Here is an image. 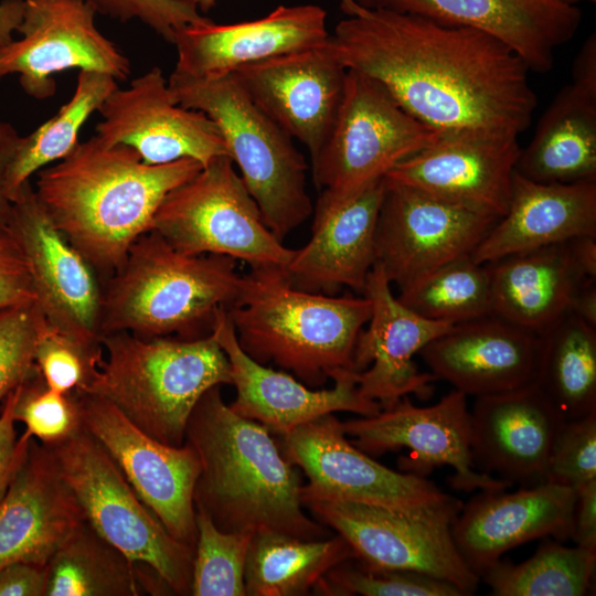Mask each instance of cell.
<instances>
[{"label": "cell", "instance_id": "7", "mask_svg": "<svg viewBox=\"0 0 596 596\" xmlns=\"http://www.w3.org/2000/svg\"><path fill=\"white\" fill-rule=\"evenodd\" d=\"M168 84L179 105L204 113L217 125L264 222L278 238L311 215L302 153L233 74L202 81L172 71Z\"/></svg>", "mask_w": 596, "mask_h": 596}, {"label": "cell", "instance_id": "37", "mask_svg": "<svg viewBox=\"0 0 596 596\" xmlns=\"http://www.w3.org/2000/svg\"><path fill=\"white\" fill-rule=\"evenodd\" d=\"M595 564L596 551L546 540L522 563L500 558L480 579L494 596H583L592 586Z\"/></svg>", "mask_w": 596, "mask_h": 596}, {"label": "cell", "instance_id": "24", "mask_svg": "<svg viewBox=\"0 0 596 596\" xmlns=\"http://www.w3.org/2000/svg\"><path fill=\"white\" fill-rule=\"evenodd\" d=\"M576 497L574 489L545 481L510 493L480 491L454 520V541L480 577L520 544L546 536L571 539Z\"/></svg>", "mask_w": 596, "mask_h": 596}, {"label": "cell", "instance_id": "45", "mask_svg": "<svg viewBox=\"0 0 596 596\" xmlns=\"http://www.w3.org/2000/svg\"><path fill=\"white\" fill-rule=\"evenodd\" d=\"M97 13L127 22L138 19L167 42L175 32L204 20L192 0H88Z\"/></svg>", "mask_w": 596, "mask_h": 596}, {"label": "cell", "instance_id": "43", "mask_svg": "<svg viewBox=\"0 0 596 596\" xmlns=\"http://www.w3.org/2000/svg\"><path fill=\"white\" fill-rule=\"evenodd\" d=\"M43 319L35 302L0 309V406L39 372L34 355Z\"/></svg>", "mask_w": 596, "mask_h": 596}, {"label": "cell", "instance_id": "32", "mask_svg": "<svg viewBox=\"0 0 596 596\" xmlns=\"http://www.w3.org/2000/svg\"><path fill=\"white\" fill-rule=\"evenodd\" d=\"M515 172L545 183L596 179V98L564 86L521 148Z\"/></svg>", "mask_w": 596, "mask_h": 596}, {"label": "cell", "instance_id": "36", "mask_svg": "<svg viewBox=\"0 0 596 596\" xmlns=\"http://www.w3.org/2000/svg\"><path fill=\"white\" fill-rule=\"evenodd\" d=\"M117 86L108 74L79 71L70 100L34 131L21 137L6 171L4 190L10 202L34 173L76 147L81 128Z\"/></svg>", "mask_w": 596, "mask_h": 596}, {"label": "cell", "instance_id": "27", "mask_svg": "<svg viewBox=\"0 0 596 596\" xmlns=\"http://www.w3.org/2000/svg\"><path fill=\"white\" fill-rule=\"evenodd\" d=\"M384 191L382 178L345 200L319 196L312 211L311 237L304 247L294 249L286 266L295 287L324 295L350 287L363 294L376 263L375 233Z\"/></svg>", "mask_w": 596, "mask_h": 596}, {"label": "cell", "instance_id": "26", "mask_svg": "<svg viewBox=\"0 0 596 596\" xmlns=\"http://www.w3.org/2000/svg\"><path fill=\"white\" fill-rule=\"evenodd\" d=\"M565 419L534 383L475 397L470 445L481 471L509 485L544 482L553 441Z\"/></svg>", "mask_w": 596, "mask_h": 596}, {"label": "cell", "instance_id": "29", "mask_svg": "<svg viewBox=\"0 0 596 596\" xmlns=\"http://www.w3.org/2000/svg\"><path fill=\"white\" fill-rule=\"evenodd\" d=\"M418 354L437 380L478 397L533 382L539 337L490 315L453 324Z\"/></svg>", "mask_w": 596, "mask_h": 596}, {"label": "cell", "instance_id": "42", "mask_svg": "<svg viewBox=\"0 0 596 596\" xmlns=\"http://www.w3.org/2000/svg\"><path fill=\"white\" fill-rule=\"evenodd\" d=\"M103 347L86 348L53 327L44 317L34 361L45 384L60 393L84 387L103 359Z\"/></svg>", "mask_w": 596, "mask_h": 596}, {"label": "cell", "instance_id": "21", "mask_svg": "<svg viewBox=\"0 0 596 596\" xmlns=\"http://www.w3.org/2000/svg\"><path fill=\"white\" fill-rule=\"evenodd\" d=\"M363 295L371 302V316L361 330L353 352L354 375L360 392L389 407L409 394L427 398L436 376L419 372L415 354L453 324L426 319L394 296L383 267L375 263Z\"/></svg>", "mask_w": 596, "mask_h": 596}, {"label": "cell", "instance_id": "28", "mask_svg": "<svg viewBox=\"0 0 596 596\" xmlns=\"http://www.w3.org/2000/svg\"><path fill=\"white\" fill-rule=\"evenodd\" d=\"M84 521L47 447L32 437L0 500V567L13 562L46 565Z\"/></svg>", "mask_w": 596, "mask_h": 596}, {"label": "cell", "instance_id": "13", "mask_svg": "<svg viewBox=\"0 0 596 596\" xmlns=\"http://www.w3.org/2000/svg\"><path fill=\"white\" fill-rule=\"evenodd\" d=\"M82 426L105 448L140 500L178 541L195 549L194 450L151 437L103 397L73 392Z\"/></svg>", "mask_w": 596, "mask_h": 596}, {"label": "cell", "instance_id": "25", "mask_svg": "<svg viewBox=\"0 0 596 596\" xmlns=\"http://www.w3.org/2000/svg\"><path fill=\"white\" fill-rule=\"evenodd\" d=\"M368 9L425 17L486 33L510 47L531 72L546 73L555 50L577 32L582 11L556 0H353Z\"/></svg>", "mask_w": 596, "mask_h": 596}, {"label": "cell", "instance_id": "51", "mask_svg": "<svg viewBox=\"0 0 596 596\" xmlns=\"http://www.w3.org/2000/svg\"><path fill=\"white\" fill-rule=\"evenodd\" d=\"M20 139L21 136L11 124L0 120V227L8 225L11 212V202L4 190V178Z\"/></svg>", "mask_w": 596, "mask_h": 596}, {"label": "cell", "instance_id": "17", "mask_svg": "<svg viewBox=\"0 0 596 596\" xmlns=\"http://www.w3.org/2000/svg\"><path fill=\"white\" fill-rule=\"evenodd\" d=\"M8 226L24 254L35 304L46 320L86 348L102 347L96 273L52 223L30 181L11 202Z\"/></svg>", "mask_w": 596, "mask_h": 596}, {"label": "cell", "instance_id": "40", "mask_svg": "<svg viewBox=\"0 0 596 596\" xmlns=\"http://www.w3.org/2000/svg\"><path fill=\"white\" fill-rule=\"evenodd\" d=\"M312 590L333 596H465L445 581L416 572L371 566L355 557L331 568Z\"/></svg>", "mask_w": 596, "mask_h": 596}, {"label": "cell", "instance_id": "39", "mask_svg": "<svg viewBox=\"0 0 596 596\" xmlns=\"http://www.w3.org/2000/svg\"><path fill=\"white\" fill-rule=\"evenodd\" d=\"M195 521L191 595L244 596L245 563L254 534L223 532L199 509H195Z\"/></svg>", "mask_w": 596, "mask_h": 596}, {"label": "cell", "instance_id": "52", "mask_svg": "<svg viewBox=\"0 0 596 596\" xmlns=\"http://www.w3.org/2000/svg\"><path fill=\"white\" fill-rule=\"evenodd\" d=\"M572 257L586 278L596 279V235H582L567 242Z\"/></svg>", "mask_w": 596, "mask_h": 596}, {"label": "cell", "instance_id": "53", "mask_svg": "<svg viewBox=\"0 0 596 596\" xmlns=\"http://www.w3.org/2000/svg\"><path fill=\"white\" fill-rule=\"evenodd\" d=\"M570 311L596 327V279L588 278L582 283L573 297Z\"/></svg>", "mask_w": 596, "mask_h": 596}, {"label": "cell", "instance_id": "55", "mask_svg": "<svg viewBox=\"0 0 596 596\" xmlns=\"http://www.w3.org/2000/svg\"><path fill=\"white\" fill-rule=\"evenodd\" d=\"M192 1L198 7V9L200 10L201 13L207 12L217 2V0H192ZM341 1H343V0H341Z\"/></svg>", "mask_w": 596, "mask_h": 596}, {"label": "cell", "instance_id": "15", "mask_svg": "<svg viewBox=\"0 0 596 596\" xmlns=\"http://www.w3.org/2000/svg\"><path fill=\"white\" fill-rule=\"evenodd\" d=\"M350 441L368 455L409 449L412 459L401 460L405 472L424 477L437 466H450L456 490L504 491L509 483L473 469L470 445V411L467 395L453 390L436 404L415 406L408 396L373 416L341 422Z\"/></svg>", "mask_w": 596, "mask_h": 596}, {"label": "cell", "instance_id": "6", "mask_svg": "<svg viewBox=\"0 0 596 596\" xmlns=\"http://www.w3.org/2000/svg\"><path fill=\"white\" fill-rule=\"evenodd\" d=\"M103 359L81 390L105 398L157 440L180 447L187 423L211 387L232 384L226 354L212 334L196 339L100 337Z\"/></svg>", "mask_w": 596, "mask_h": 596}, {"label": "cell", "instance_id": "30", "mask_svg": "<svg viewBox=\"0 0 596 596\" xmlns=\"http://www.w3.org/2000/svg\"><path fill=\"white\" fill-rule=\"evenodd\" d=\"M582 235H596V179L545 183L514 171L507 212L471 256L486 264Z\"/></svg>", "mask_w": 596, "mask_h": 596}, {"label": "cell", "instance_id": "18", "mask_svg": "<svg viewBox=\"0 0 596 596\" xmlns=\"http://www.w3.org/2000/svg\"><path fill=\"white\" fill-rule=\"evenodd\" d=\"M98 113L96 136L109 145H125L147 164L194 159L202 166L230 156L217 125L204 113L179 105L162 71L153 66L118 86Z\"/></svg>", "mask_w": 596, "mask_h": 596}, {"label": "cell", "instance_id": "34", "mask_svg": "<svg viewBox=\"0 0 596 596\" xmlns=\"http://www.w3.org/2000/svg\"><path fill=\"white\" fill-rule=\"evenodd\" d=\"M538 337L533 382L565 421L596 412V327L568 311Z\"/></svg>", "mask_w": 596, "mask_h": 596}, {"label": "cell", "instance_id": "35", "mask_svg": "<svg viewBox=\"0 0 596 596\" xmlns=\"http://www.w3.org/2000/svg\"><path fill=\"white\" fill-rule=\"evenodd\" d=\"M137 566L86 521L46 564L44 596H139Z\"/></svg>", "mask_w": 596, "mask_h": 596}, {"label": "cell", "instance_id": "3", "mask_svg": "<svg viewBox=\"0 0 596 596\" xmlns=\"http://www.w3.org/2000/svg\"><path fill=\"white\" fill-rule=\"evenodd\" d=\"M200 472L194 507L223 532H278L304 540L328 532L304 512L302 479L264 425L227 406L220 385L198 401L185 439Z\"/></svg>", "mask_w": 596, "mask_h": 596}, {"label": "cell", "instance_id": "11", "mask_svg": "<svg viewBox=\"0 0 596 596\" xmlns=\"http://www.w3.org/2000/svg\"><path fill=\"white\" fill-rule=\"evenodd\" d=\"M301 503L351 546L355 558L382 568L416 572L472 595L480 577L466 564L451 533L462 502L401 511L301 493Z\"/></svg>", "mask_w": 596, "mask_h": 596}, {"label": "cell", "instance_id": "1", "mask_svg": "<svg viewBox=\"0 0 596 596\" xmlns=\"http://www.w3.org/2000/svg\"><path fill=\"white\" fill-rule=\"evenodd\" d=\"M329 44L347 70L380 82L421 123L449 134L514 137L538 106L526 64L480 31L425 17L341 7Z\"/></svg>", "mask_w": 596, "mask_h": 596}, {"label": "cell", "instance_id": "41", "mask_svg": "<svg viewBox=\"0 0 596 596\" xmlns=\"http://www.w3.org/2000/svg\"><path fill=\"white\" fill-rule=\"evenodd\" d=\"M13 417L42 444L62 440L81 426L73 392L50 389L39 372L18 386Z\"/></svg>", "mask_w": 596, "mask_h": 596}, {"label": "cell", "instance_id": "10", "mask_svg": "<svg viewBox=\"0 0 596 596\" xmlns=\"http://www.w3.org/2000/svg\"><path fill=\"white\" fill-rule=\"evenodd\" d=\"M150 231L185 254L228 256L251 267L286 268L294 254L264 222L230 156L214 158L171 190Z\"/></svg>", "mask_w": 596, "mask_h": 596}, {"label": "cell", "instance_id": "14", "mask_svg": "<svg viewBox=\"0 0 596 596\" xmlns=\"http://www.w3.org/2000/svg\"><path fill=\"white\" fill-rule=\"evenodd\" d=\"M88 0H24L22 36L0 46V78L19 76L25 94L46 99L55 94L54 75L63 71H96L126 81L129 58L95 24Z\"/></svg>", "mask_w": 596, "mask_h": 596}, {"label": "cell", "instance_id": "22", "mask_svg": "<svg viewBox=\"0 0 596 596\" xmlns=\"http://www.w3.org/2000/svg\"><path fill=\"white\" fill-rule=\"evenodd\" d=\"M520 151L514 137L445 134L384 178L500 219L508 210Z\"/></svg>", "mask_w": 596, "mask_h": 596}, {"label": "cell", "instance_id": "5", "mask_svg": "<svg viewBox=\"0 0 596 596\" xmlns=\"http://www.w3.org/2000/svg\"><path fill=\"white\" fill-rule=\"evenodd\" d=\"M236 259L190 255L149 231L130 246L102 289L99 333L196 339L211 334L220 309L232 306L243 284Z\"/></svg>", "mask_w": 596, "mask_h": 596}, {"label": "cell", "instance_id": "8", "mask_svg": "<svg viewBox=\"0 0 596 596\" xmlns=\"http://www.w3.org/2000/svg\"><path fill=\"white\" fill-rule=\"evenodd\" d=\"M85 521L131 562L151 566L175 595H191L194 547L174 539L105 448L82 426L44 444Z\"/></svg>", "mask_w": 596, "mask_h": 596}, {"label": "cell", "instance_id": "50", "mask_svg": "<svg viewBox=\"0 0 596 596\" xmlns=\"http://www.w3.org/2000/svg\"><path fill=\"white\" fill-rule=\"evenodd\" d=\"M571 85L579 93L596 98V33H590L576 54Z\"/></svg>", "mask_w": 596, "mask_h": 596}, {"label": "cell", "instance_id": "19", "mask_svg": "<svg viewBox=\"0 0 596 596\" xmlns=\"http://www.w3.org/2000/svg\"><path fill=\"white\" fill-rule=\"evenodd\" d=\"M347 68L328 41L276 55L233 73L251 99L313 157L328 138L342 99Z\"/></svg>", "mask_w": 596, "mask_h": 596}, {"label": "cell", "instance_id": "12", "mask_svg": "<svg viewBox=\"0 0 596 596\" xmlns=\"http://www.w3.org/2000/svg\"><path fill=\"white\" fill-rule=\"evenodd\" d=\"M283 437V454L308 477L301 493L401 511H426L461 501L425 477L395 471L355 447L341 422L327 414Z\"/></svg>", "mask_w": 596, "mask_h": 596}, {"label": "cell", "instance_id": "4", "mask_svg": "<svg viewBox=\"0 0 596 596\" xmlns=\"http://www.w3.org/2000/svg\"><path fill=\"white\" fill-rule=\"evenodd\" d=\"M241 348L309 387L352 370L356 339L371 316L368 297H332L295 287L283 267H252L227 308Z\"/></svg>", "mask_w": 596, "mask_h": 596}, {"label": "cell", "instance_id": "44", "mask_svg": "<svg viewBox=\"0 0 596 596\" xmlns=\"http://www.w3.org/2000/svg\"><path fill=\"white\" fill-rule=\"evenodd\" d=\"M544 481L575 491L596 481V412L563 423L550 451Z\"/></svg>", "mask_w": 596, "mask_h": 596}, {"label": "cell", "instance_id": "9", "mask_svg": "<svg viewBox=\"0 0 596 596\" xmlns=\"http://www.w3.org/2000/svg\"><path fill=\"white\" fill-rule=\"evenodd\" d=\"M444 135L404 110L380 82L347 70L333 126L311 157L320 198L341 201L355 195Z\"/></svg>", "mask_w": 596, "mask_h": 596}, {"label": "cell", "instance_id": "16", "mask_svg": "<svg viewBox=\"0 0 596 596\" xmlns=\"http://www.w3.org/2000/svg\"><path fill=\"white\" fill-rule=\"evenodd\" d=\"M381 204L375 252L400 289L465 255H471L498 217L389 181Z\"/></svg>", "mask_w": 596, "mask_h": 596}, {"label": "cell", "instance_id": "47", "mask_svg": "<svg viewBox=\"0 0 596 596\" xmlns=\"http://www.w3.org/2000/svg\"><path fill=\"white\" fill-rule=\"evenodd\" d=\"M14 389L0 406V500L4 496L13 475L25 456L31 436L25 432L19 437L13 409L17 400Z\"/></svg>", "mask_w": 596, "mask_h": 596}, {"label": "cell", "instance_id": "33", "mask_svg": "<svg viewBox=\"0 0 596 596\" xmlns=\"http://www.w3.org/2000/svg\"><path fill=\"white\" fill-rule=\"evenodd\" d=\"M352 557L351 546L339 534L304 540L278 532L254 533L245 563V595H306L326 573Z\"/></svg>", "mask_w": 596, "mask_h": 596}, {"label": "cell", "instance_id": "2", "mask_svg": "<svg viewBox=\"0 0 596 596\" xmlns=\"http://www.w3.org/2000/svg\"><path fill=\"white\" fill-rule=\"evenodd\" d=\"M203 166L190 158L147 164L132 148L96 135L41 169L33 187L45 213L96 274L107 278L174 188Z\"/></svg>", "mask_w": 596, "mask_h": 596}, {"label": "cell", "instance_id": "56", "mask_svg": "<svg viewBox=\"0 0 596 596\" xmlns=\"http://www.w3.org/2000/svg\"><path fill=\"white\" fill-rule=\"evenodd\" d=\"M556 1L576 6L577 3L583 2V1L595 2L596 0H556Z\"/></svg>", "mask_w": 596, "mask_h": 596}, {"label": "cell", "instance_id": "23", "mask_svg": "<svg viewBox=\"0 0 596 596\" xmlns=\"http://www.w3.org/2000/svg\"><path fill=\"white\" fill-rule=\"evenodd\" d=\"M327 12L317 4L278 6L267 15L231 24L209 18L179 29L173 72L211 81L266 58L324 44Z\"/></svg>", "mask_w": 596, "mask_h": 596}, {"label": "cell", "instance_id": "48", "mask_svg": "<svg viewBox=\"0 0 596 596\" xmlns=\"http://www.w3.org/2000/svg\"><path fill=\"white\" fill-rule=\"evenodd\" d=\"M46 565L13 562L0 567V596H44Z\"/></svg>", "mask_w": 596, "mask_h": 596}, {"label": "cell", "instance_id": "31", "mask_svg": "<svg viewBox=\"0 0 596 596\" xmlns=\"http://www.w3.org/2000/svg\"><path fill=\"white\" fill-rule=\"evenodd\" d=\"M486 265L492 315L536 336L570 311L575 292L588 279L575 264L567 242L510 254Z\"/></svg>", "mask_w": 596, "mask_h": 596}, {"label": "cell", "instance_id": "38", "mask_svg": "<svg viewBox=\"0 0 596 596\" xmlns=\"http://www.w3.org/2000/svg\"><path fill=\"white\" fill-rule=\"evenodd\" d=\"M397 299L419 316L457 324L492 315L490 275L471 255L458 257L400 289Z\"/></svg>", "mask_w": 596, "mask_h": 596}, {"label": "cell", "instance_id": "54", "mask_svg": "<svg viewBox=\"0 0 596 596\" xmlns=\"http://www.w3.org/2000/svg\"><path fill=\"white\" fill-rule=\"evenodd\" d=\"M24 12V0L0 1V46L13 40L12 34L18 30Z\"/></svg>", "mask_w": 596, "mask_h": 596}, {"label": "cell", "instance_id": "20", "mask_svg": "<svg viewBox=\"0 0 596 596\" xmlns=\"http://www.w3.org/2000/svg\"><path fill=\"white\" fill-rule=\"evenodd\" d=\"M211 334L227 356L232 384L236 389L231 409L255 421L273 434L284 436L294 428L334 412H352L363 417L382 406L359 390L355 371L339 370L329 390H312L294 375L256 362L241 348L226 309L215 316Z\"/></svg>", "mask_w": 596, "mask_h": 596}, {"label": "cell", "instance_id": "46", "mask_svg": "<svg viewBox=\"0 0 596 596\" xmlns=\"http://www.w3.org/2000/svg\"><path fill=\"white\" fill-rule=\"evenodd\" d=\"M36 301L24 254L9 226L0 227V309Z\"/></svg>", "mask_w": 596, "mask_h": 596}, {"label": "cell", "instance_id": "49", "mask_svg": "<svg viewBox=\"0 0 596 596\" xmlns=\"http://www.w3.org/2000/svg\"><path fill=\"white\" fill-rule=\"evenodd\" d=\"M573 531L575 545L596 551V481L576 491Z\"/></svg>", "mask_w": 596, "mask_h": 596}]
</instances>
